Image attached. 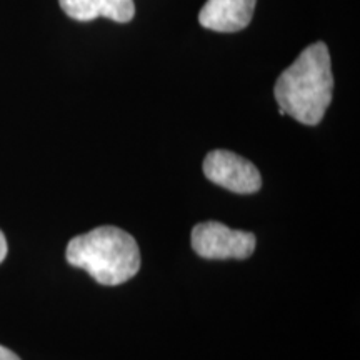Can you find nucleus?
<instances>
[{"label": "nucleus", "mask_w": 360, "mask_h": 360, "mask_svg": "<svg viewBox=\"0 0 360 360\" xmlns=\"http://www.w3.org/2000/svg\"><path fill=\"white\" fill-rule=\"evenodd\" d=\"M334 75L327 45L317 42L300 52L274 87L278 114L304 125H319L332 102Z\"/></svg>", "instance_id": "f257e3e1"}, {"label": "nucleus", "mask_w": 360, "mask_h": 360, "mask_svg": "<svg viewBox=\"0 0 360 360\" xmlns=\"http://www.w3.org/2000/svg\"><path fill=\"white\" fill-rule=\"evenodd\" d=\"M65 259L72 267L84 269L101 285H120L130 281L142 264L135 238L112 225L72 238Z\"/></svg>", "instance_id": "f03ea898"}, {"label": "nucleus", "mask_w": 360, "mask_h": 360, "mask_svg": "<svg viewBox=\"0 0 360 360\" xmlns=\"http://www.w3.org/2000/svg\"><path fill=\"white\" fill-rule=\"evenodd\" d=\"M254 233L233 231L220 222H202L192 229V249L207 260L249 259L255 250Z\"/></svg>", "instance_id": "7ed1b4c3"}, {"label": "nucleus", "mask_w": 360, "mask_h": 360, "mask_svg": "<svg viewBox=\"0 0 360 360\" xmlns=\"http://www.w3.org/2000/svg\"><path fill=\"white\" fill-rule=\"evenodd\" d=\"M204 174L210 182L233 193H255L262 187L260 172L244 157L229 150L209 152L204 160Z\"/></svg>", "instance_id": "20e7f679"}, {"label": "nucleus", "mask_w": 360, "mask_h": 360, "mask_svg": "<svg viewBox=\"0 0 360 360\" xmlns=\"http://www.w3.org/2000/svg\"><path fill=\"white\" fill-rule=\"evenodd\" d=\"M257 0H207L199 13L204 29L214 32H238L250 24Z\"/></svg>", "instance_id": "39448f33"}, {"label": "nucleus", "mask_w": 360, "mask_h": 360, "mask_svg": "<svg viewBox=\"0 0 360 360\" xmlns=\"http://www.w3.org/2000/svg\"><path fill=\"white\" fill-rule=\"evenodd\" d=\"M58 4L70 19L79 22L105 17L119 24H127L135 15L134 0H58Z\"/></svg>", "instance_id": "423d86ee"}, {"label": "nucleus", "mask_w": 360, "mask_h": 360, "mask_svg": "<svg viewBox=\"0 0 360 360\" xmlns=\"http://www.w3.org/2000/svg\"><path fill=\"white\" fill-rule=\"evenodd\" d=\"M0 360H20V357L15 352H12L11 349L0 345Z\"/></svg>", "instance_id": "0eeeda50"}, {"label": "nucleus", "mask_w": 360, "mask_h": 360, "mask_svg": "<svg viewBox=\"0 0 360 360\" xmlns=\"http://www.w3.org/2000/svg\"><path fill=\"white\" fill-rule=\"evenodd\" d=\"M7 252H8V245H7V238L4 236V232L0 231V264L4 262L7 257Z\"/></svg>", "instance_id": "6e6552de"}]
</instances>
